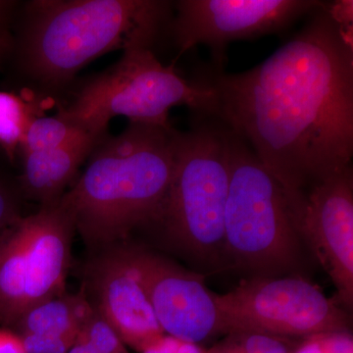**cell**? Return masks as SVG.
I'll use <instances>...</instances> for the list:
<instances>
[{
	"instance_id": "1",
	"label": "cell",
	"mask_w": 353,
	"mask_h": 353,
	"mask_svg": "<svg viewBox=\"0 0 353 353\" xmlns=\"http://www.w3.org/2000/svg\"><path fill=\"white\" fill-rule=\"evenodd\" d=\"M202 80L214 90L215 118L289 194L352 166V44L328 4L261 64Z\"/></svg>"
},
{
	"instance_id": "2",
	"label": "cell",
	"mask_w": 353,
	"mask_h": 353,
	"mask_svg": "<svg viewBox=\"0 0 353 353\" xmlns=\"http://www.w3.org/2000/svg\"><path fill=\"white\" fill-rule=\"evenodd\" d=\"M176 132L130 123L94 148L59 199L90 250L118 245L136 228L157 222L173 174Z\"/></svg>"
},
{
	"instance_id": "3",
	"label": "cell",
	"mask_w": 353,
	"mask_h": 353,
	"mask_svg": "<svg viewBox=\"0 0 353 353\" xmlns=\"http://www.w3.org/2000/svg\"><path fill=\"white\" fill-rule=\"evenodd\" d=\"M174 2L165 0H34L20 37L23 68L34 80L61 87L109 51L152 50L170 31Z\"/></svg>"
},
{
	"instance_id": "4",
	"label": "cell",
	"mask_w": 353,
	"mask_h": 353,
	"mask_svg": "<svg viewBox=\"0 0 353 353\" xmlns=\"http://www.w3.org/2000/svg\"><path fill=\"white\" fill-rule=\"evenodd\" d=\"M229 143L224 252L254 276L284 275L301 256V236L284 187L230 129Z\"/></svg>"
},
{
	"instance_id": "5",
	"label": "cell",
	"mask_w": 353,
	"mask_h": 353,
	"mask_svg": "<svg viewBox=\"0 0 353 353\" xmlns=\"http://www.w3.org/2000/svg\"><path fill=\"white\" fill-rule=\"evenodd\" d=\"M185 105L201 117H215L214 90L204 80L190 82L165 66L152 50L129 48L108 71L83 85L59 113L94 134H105L109 122L123 116L130 123L171 128L169 113Z\"/></svg>"
},
{
	"instance_id": "6",
	"label": "cell",
	"mask_w": 353,
	"mask_h": 353,
	"mask_svg": "<svg viewBox=\"0 0 353 353\" xmlns=\"http://www.w3.org/2000/svg\"><path fill=\"white\" fill-rule=\"evenodd\" d=\"M176 132L168 194L157 223L185 252L209 259L224 252V215L229 190V129L214 117Z\"/></svg>"
},
{
	"instance_id": "7",
	"label": "cell",
	"mask_w": 353,
	"mask_h": 353,
	"mask_svg": "<svg viewBox=\"0 0 353 353\" xmlns=\"http://www.w3.org/2000/svg\"><path fill=\"white\" fill-rule=\"evenodd\" d=\"M59 199L0 234V325L66 292L75 225Z\"/></svg>"
},
{
	"instance_id": "8",
	"label": "cell",
	"mask_w": 353,
	"mask_h": 353,
	"mask_svg": "<svg viewBox=\"0 0 353 353\" xmlns=\"http://www.w3.org/2000/svg\"><path fill=\"white\" fill-rule=\"evenodd\" d=\"M215 299L226 334L256 332L304 340L348 331V316L339 304L296 276H254Z\"/></svg>"
},
{
	"instance_id": "9",
	"label": "cell",
	"mask_w": 353,
	"mask_h": 353,
	"mask_svg": "<svg viewBox=\"0 0 353 353\" xmlns=\"http://www.w3.org/2000/svg\"><path fill=\"white\" fill-rule=\"evenodd\" d=\"M324 6L317 0H180L174 2L169 32L180 54L208 46L216 71L223 72L228 43L284 31Z\"/></svg>"
},
{
	"instance_id": "10",
	"label": "cell",
	"mask_w": 353,
	"mask_h": 353,
	"mask_svg": "<svg viewBox=\"0 0 353 353\" xmlns=\"http://www.w3.org/2000/svg\"><path fill=\"white\" fill-rule=\"evenodd\" d=\"M299 236L308 241L338 290L341 304L353 305V176L352 166L287 194Z\"/></svg>"
},
{
	"instance_id": "11",
	"label": "cell",
	"mask_w": 353,
	"mask_h": 353,
	"mask_svg": "<svg viewBox=\"0 0 353 353\" xmlns=\"http://www.w3.org/2000/svg\"><path fill=\"white\" fill-rule=\"evenodd\" d=\"M126 246L165 334L197 345L226 334L215 294L201 275L145 248Z\"/></svg>"
},
{
	"instance_id": "12",
	"label": "cell",
	"mask_w": 353,
	"mask_h": 353,
	"mask_svg": "<svg viewBox=\"0 0 353 353\" xmlns=\"http://www.w3.org/2000/svg\"><path fill=\"white\" fill-rule=\"evenodd\" d=\"M83 290L90 305L136 352L165 334L125 243L95 252L85 265Z\"/></svg>"
},
{
	"instance_id": "13",
	"label": "cell",
	"mask_w": 353,
	"mask_h": 353,
	"mask_svg": "<svg viewBox=\"0 0 353 353\" xmlns=\"http://www.w3.org/2000/svg\"><path fill=\"white\" fill-rule=\"evenodd\" d=\"M105 137L92 134L55 150L23 154L20 181L26 196L41 206L61 199L81 165Z\"/></svg>"
},
{
	"instance_id": "14",
	"label": "cell",
	"mask_w": 353,
	"mask_h": 353,
	"mask_svg": "<svg viewBox=\"0 0 353 353\" xmlns=\"http://www.w3.org/2000/svg\"><path fill=\"white\" fill-rule=\"evenodd\" d=\"M92 309L83 290L75 294L64 292L29 309L10 330L18 336L36 334L78 338Z\"/></svg>"
},
{
	"instance_id": "15",
	"label": "cell",
	"mask_w": 353,
	"mask_h": 353,
	"mask_svg": "<svg viewBox=\"0 0 353 353\" xmlns=\"http://www.w3.org/2000/svg\"><path fill=\"white\" fill-rule=\"evenodd\" d=\"M92 134L94 132L66 119L60 114L55 117H34L26 130L20 148L23 154L46 152L75 143Z\"/></svg>"
},
{
	"instance_id": "16",
	"label": "cell",
	"mask_w": 353,
	"mask_h": 353,
	"mask_svg": "<svg viewBox=\"0 0 353 353\" xmlns=\"http://www.w3.org/2000/svg\"><path fill=\"white\" fill-rule=\"evenodd\" d=\"M34 117L31 105L24 99L10 92H0V145L9 157H14Z\"/></svg>"
},
{
	"instance_id": "17",
	"label": "cell",
	"mask_w": 353,
	"mask_h": 353,
	"mask_svg": "<svg viewBox=\"0 0 353 353\" xmlns=\"http://www.w3.org/2000/svg\"><path fill=\"white\" fill-rule=\"evenodd\" d=\"M206 353H292L299 340L256 332H232Z\"/></svg>"
},
{
	"instance_id": "18",
	"label": "cell",
	"mask_w": 353,
	"mask_h": 353,
	"mask_svg": "<svg viewBox=\"0 0 353 353\" xmlns=\"http://www.w3.org/2000/svg\"><path fill=\"white\" fill-rule=\"evenodd\" d=\"M78 339L97 353H130L117 332L94 307L81 327Z\"/></svg>"
},
{
	"instance_id": "19",
	"label": "cell",
	"mask_w": 353,
	"mask_h": 353,
	"mask_svg": "<svg viewBox=\"0 0 353 353\" xmlns=\"http://www.w3.org/2000/svg\"><path fill=\"white\" fill-rule=\"evenodd\" d=\"M26 353H68L77 338L50 334H20Z\"/></svg>"
},
{
	"instance_id": "20",
	"label": "cell",
	"mask_w": 353,
	"mask_h": 353,
	"mask_svg": "<svg viewBox=\"0 0 353 353\" xmlns=\"http://www.w3.org/2000/svg\"><path fill=\"white\" fill-rule=\"evenodd\" d=\"M139 353H206V350L197 343L165 334Z\"/></svg>"
},
{
	"instance_id": "21",
	"label": "cell",
	"mask_w": 353,
	"mask_h": 353,
	"mask_svg": "<svg viewBox=\"0 0 353 353\" xmlns=\"http://www.w3.org/2000/svg\"><path fill=\"white\" fill-rule=\"evenodd\" d=\"M22 218L17 199L0 181V234Z\"/></svg>"
},
{
	"instance_id": "22",
	"label": "cell",
	"mask_w": 353,
	"mask_h": 353,
	"mask_svg": "<svg viewBox=\"0 0 353 353\" xmlns=\"http://www.w3.org/2000/svg\"><path fill=\"white\" fill-rule=\"evenodd\" d=\"M17 2L0 0V59L10 43V25Z\"/></svg>"
},
{
	"instance_id": "23",
	"label": "cell",
	"mask_w": 353,
	"mask_h": 353,
	"mask_svg": "<svg viewBox=\"0 0 353 353\" xmlns=\"http://www.w3.org/2000/svg\"><path fill=\"white\" fill-rule=\"evenodd\" d=\"M0 353H26L19 336L11 330L0 329Z\"/></svg>"
},
{
	"instance_id": "24",
	"label": "cell",
	"mask_w": 353,
	"mask_h": 353,
	"mask_svg": "<svg viewBox=\"0 0 353 353\" xmlns=\"http://www.w3.org/2000/svg\"><path fill=\"white\" fill-rule=\"evenodd\" d=\"M292 353H324L322 352L321 348L319 347L318 343H316L314 336L304 339L297 345L296 350Z\"/></svg>"
},
{
	"instance_id": "25",
	"label": "cell",
	"mask_w": 353,
	"mask_h": 353,
	"mask_svg": "<svg viewBox=\"0 0 353 353\" xmlns=\"http://www.w3.org/2000/svg\"><path fill=\"white\" fill-rule=\"evenodd\" d=\"M68 353H97L95 350H92L88 347V345H85L83 341L79 340L77 338L75 343L72 345V347L70 348Z\"/></svg>"
}]
</instances>
